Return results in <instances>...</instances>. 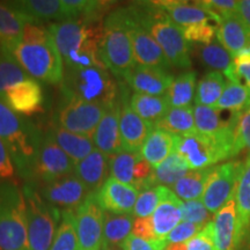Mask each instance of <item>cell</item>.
<instances>
[{"instance_id": "cell-1", "label": "cell", "mask_w": 250, "mask_h": 250, "mask_svg": "<svg viewBox=\"0 0 250 250\" xmlns=\"http://www.w3.org/2000/svg\"><path fill=\"white\" fill-rule=\"evenodd\" d=\"M4 46L28 76L51 85L62 83L64 62L48 28L27 23L21 40Z\"/></svg>"}, {"instance_id": "cell-2", "label": "cell", "mask_w": 250, "mask_h": 250, "mask_svg": "<svg viewBox=\"0 0 250 250\" xmlns=\"http://www.w3.org/2000/svg\"><path fill=\"white\" fill-rule=\"evenodd\" d=\"M43 133L0 100V139L6 144L18 174L33 182Z\"/></svg>"}, {"instance_id": "cell-3", "label": "cell", "mask_w": 250, "mask_h": 250, "mask_svg": "<svg viewBox=\"0 0 250 250\" xmlns=\"http://www.w3.org/2000/svg\"><path fill=\"white\" fill-rule=\"evenodd\" d=\"M131 17L156 41L170 65L189 68L191 66L190 43L183 29L176 26L154 1L136 2L127 6Z\"/></svg>"}, {"instance_id": "cell-4", "label": "cell", "mask_w": 250, "mask_h": 250, "mask_svg": "<svg viewBox=\"0 0 250 250\" xmlns=\"http://www.w3.org/2000/svg\"><path fill=\"white\" fill-rule=\"evenodd\" d=\"M236 115L234 114L233 121L214 136L196 132L181 137L177 153L186 160L190 170L206 169L243 151L236 133Z\"/></svg>"}, {"instance_id": "cell-5", "label": "cell", "mask_w": 250, "mask_h": 250, "mask_svg": "<svg viewBox=\"0 0 250 250\" xmlns=\"http://www.w3.org/2000/svg\"><path fill=\"white\" fill-rule=\"evenodd\" d=\"M99 51L105 68L117 78L124 79L136 66L137 62L129 33V12L126 7L115 9L105 18Z\"/></svg>"}, {"instance_id": "cell-6", "label": "cell", "mask_w": 250, "mask_h": 250, "mask_svg": "<svg viewBox=\"0 0 250 250\" xmlns=\"http://www.w3.org/2000/svg\"><path fill=\"white\" fill-rule=\"evenodd\" d=\"M64 98L81 100L109 108L118 102V87L107 68L65 67L62 83Z\"/></svg>"}, {"instance_id": "cell-7", "label": "cell", "mask_w": 250, "mask_h": 250, "mask_svg": "<svg viewBox=\"0 0 250 250\" xmlns=\"http://www.w3.org/2000/svg\"><path fill=\"white\" fill-rule=\"evenodd\" d=\"M0 250H29L26 202L13 182L0 183Z\"/></svg>"}, {"instance_id": "cell-8", "label": "cell", "mask_w": 250, "mask_h": 250, "mask_svg": "<svg viewBox=\"0 0 250 250\" xmlns=\"http://www.w3.org/2000/svg\"><path fill=\"white\" fill-rule=\"evenodd\" d=\"M26 202L29 250H50L62 221V211L42 198L33 183L22 188Z\"/></svg>"}, {"instance_id": "cell-9", "label": "cell", "mask_w": 250, "mask_h": 250, "mask_svg": "<svg viewBox=\"0 0 250 250\" xmlns=\"http://www.w3.org/2000/svg\"><path fill=\"white\" fill-rule=\"evenodd\" d=\"M48 30L54 39L55 45L61 54L62 62L94 43H100L103 28L99 22H88L83 20H67L51 23Z\"/></svg>"}, {"instance_id": "cell-10", "label": "cell", "mask_w": 250, "mask_h": 250, "mask_svg": "<svg viewBox=\"0 0 250 250\" xmlns=\"http://www.w3.org/2000/svg\"><path fill=\"white\" fill-rule=\"evenodd\" d=\"M107 109L95 103L64 98V101L55 114V125L70 132L93 138L94 132Z\"/></svg>"}, {"instance_id": "cell-11", "label": "cell", "mask_w": 250, "mask_h": 250, "mask_svg": "<svg viewBox=\"0 0 250 250\" xmlns=\"http://www.w3.org/2000/svg\"><path fill=\"white\" fill-rule=\"evenodd\" d=\"M243 167L245 162L229 161L213 168L202 197V201L210 213L215 214L234 198Z\"/></svg>"}, {"instance_id": "cell-12", "label": "cell", "mask_w": 250, "mask_h": 250, "mask_svg": "<svg viewBox=\"0 0 250 250\" xmlns=\"http://www.w3.org/2000/svg\"><path fill=\"white\" fill-rule=\"evenodd\" d=\"M80 250H101L104 212L98 201V192H90L74 210Z\"/></svg>"}, {"instance_id": "cell-13", "label": "cell", "mask_w": 250, "mask_h": 250, "mask_svg": "<svg viewBox=\"0 0 250 250\" xmlns=\"http://www.w3.org/2000/svg\"><path fill=\"white\" fill-rule=\"evenodd\" d=\"M74 168L76 164L59 147L50 131L43 134L33 181L41 183L51 182L74 173Z\"/></svg>"}, {"instance_id": "cell-14", "label": "cell", "mask_w": 250, "mask_h": 250, "mask_svg": "<svg viewBox=\"0 0 250 250\" xmlns=\"http://www.w3.org/2000/svg\"><path fill=\"white\" fill-rule=\"evenodd\" d=\"M40 195L49 204L64 210H76L89 196L90 191L85 184L78 179L77 175L72 173L66 176L48 183H42Z\"/></svg>"}, {"instance_id": "cell-15", "label": "cell", "mask_w": 250, "mask_h": 250, "mask_svg": "<svg viewBox=\"0 0 250 250\" xmlns=\"http://www.w3.org/2000/svg\"><path fill=\"white\" fill-rule=\"evenodd\" d=\"M127 12H129V33L137 65L162 68L167 71L171 65L162 51L161 46L147 31L133 20L129 8Z\"/></svg>"}, {"instance_id": "cell-16", "label": "cell", "mask_w": 250, "mask_h": 250, "mask_svg": "<svg viewBox=\"0 0 250 250\" xmlns=\"http://www.w3.org/2000/svg\"><path fill=\"white\" fill-rule=\"evenodd\" d=\"M120 130L123 151L140 152L144 143L155 126L133 111L130 102L122 96Z\"/></svg>"}, {"instance_id": "cell-17", "label": "cell", "mask_w": 250, "mask_h": 250, "mask_svg": "<svg viewBox=\"0 0 250 250\" xmlns=\"http://www.w3.org/2000/svg\"><path fill=\"white\" fill-rule=\"evenodd\" d=\"M139 190L131 184L109 177L98 191V201L104 211L115 214H132Z\"/></svg>"}, {"instance_id": "cell-18", "label": "cell", "mask_w": 250, "mask_h": 250, "mask_svg": "<svg viewBox=\"0 0 250 250\" xmlns=\"http://www.w3.org/2000/svg\"><path fill=\"white\" fill-rule=\"evenodd\" d=\"M23 15L28 23L42 24L51 20H73L64 0H20L7 1Z\"/></svg>"}, {"instance_id": "cell-19", "label": "cell", "mask_w": 250, "mask_h": 250, "mask_svg": "<svg viewBox=\"0 0 250 250\" xmlns=\"http://www.w3.org/2000/svg\"><path fill=\"white\" fill-rule=\"evenodd\" d=\"M43 92L40 83L33 78L11 87L5 94L4 102L18 115L31 116L43 110Z\"/></svg>"}, {"instance_id": "cell-20", "label": "cell", "mask_w": 250, "mask_h": 250, "mask_svg": "<svg viewBox=\"0 0 250 250\" xmlns=\"http://www.w3.org/2000/svg\"><path fill=\"white\" fill-rule=\"evenodd\" d=\"M124 80L129 83L131 88L136 90V93L165 96L173 83L174 77L162 68L136 65L124 77Z\"/></svg>"}, {"instance_id": "cell-21", "label": "cell", "mask_w": 250, "mask_h": 250, "mask_svg": "<svg viewBox=\"0 0 250 250\" xmlns=\"http://www.w3.org/2000/svg\"><path fill=\"white\" fill-rule=\"evenodd\" d=\"M121 103L118 101L105 111L93 136L94 145L107 156L123 151L120 130Z\"/></svg>"}, {"instance_id": "cell-22", "label": "cell", "mask_w": 250, "mask_h": 250, "mask_svg": "<svg viewBox=\"0 0 250 250\" xmlns=\"http://www.w3.org/2000/svg\"><path fill=\"white\" fill-rule=\"evenodd\" d=\"M183 201L168 188L167 192L151 215L156 240L166 241L167 236L183 220Z\"/></svg>"}, {"instance_id": "cell-23", "label": "cell", "mask_w": 250, "mask_h": 250, "mask_svg": "<svg viewBox=\"0 0 250 250\" xmlns=\"http://www.w3.org/2000/svg\"><path fill=\"white\" fill-rule=\"evenodd\" d=\"M109 170V156L95 148L87 158L78 162L74 174L85 184L90 192H98L107 181Z\"/></svg>"}, {"instance_id": "cell-24", "label": "cell", "mask_w": 250, "mask_h": 250, "mask_svg": "<svg viewBox=\"0 0 250 250\" xmlns=\"http://www.w3.org/2000/svg\"><path fill=\"white\" fill-rule=\"evenodd\" d=\"M236 208V249L249 236L250 232V160L245 162L234 195Z\"/></svg>"}, {"instance_id": "cell-25", "label": "cell", "mask_w": 250, "mask_h": 250, "mask_svg": "<svg viewBox=\"0 0 250 250\" xmlns=\"http://www.w3.org/2000/svg\"><path fill=\"white\" fill-rule=\"evenodd\" d=\"M217 40L235 58L250 45V30L241 18L234 14L218 24Z\"/></svg>"}, {"instance_id": "cell-26", "label": "cell", "mask_w": 250, "mask_h": 250, "mask_svg": "<svg viewBox=\"0 0 250 250\" xmlns=\"http://www.w3.org/2000/svg\"><path fill=\"white\" fill-rule=\"evenodd\" d=\"M180 139L181 137L176 134L155 127L144 143L140 154L153 168H155L162 164L168 156L177 152Z\"/></svg>"}, {"instance_id": "cell-27", "label": "cell", "mask_w": 250, "mask_h": 250, "mask_svg": "<svg viewBox=\"0 0 250 250\" xmlns=\"http://www.w3.org/2000/svg\"><path fill=\"white\" fill-rule=\"evenodd\" d=\"M159 8L167 14L173 22L180 28H188L199 23H206L211 17L198 2L191 4L187 1H154Z\"/></svg>"}, {"instance_id": "cell-28", "label": "cell", "mask_w": 250, "mask_h": 250, "mask_svg": "<svg viewBox=\"0 0 250 250\" xmlns=\"http://www.w3.org/2000/svg\"><path fill=\"white\" fill-rule=\"evenodd\" d=\"M213 228L217 250H236V208L234 198L214 214Z\"/></svg>"}, {"instance_id": "cell-29", "label": "cell", "mask_w": 250, "mask_h": 250, "mask_svg": "<svg viewBox=\"0 0 250 250\" xmlns=\"http://www.w3.org/2000/svg\"><path fill=\"white\" fill-rule=\"evenodd\" d=\"M52 134L58 146L72 159L74 164H78L81 160L87 158L94 149L93 138L81 134L70 132V131L59 127L57 125H52L49 130Z\"/></svg>"}, {"instance_id": "cell-30", "label": "cell", "mask_w": 250, "mask_h": 250, "mask_svg": "<svg viewBox=\"0 0 250 250\" xmlns=\"http://www.w3.org/2000/svg\"><path fill=\"white\" fill-rule=\"evenodd\" d=\"M133 224L132 214H115L105 211L102 246L122 248L123 242L132 234Z\"/></svg>"}, {"instance_id": "cell-31", "label": "cell", "mask_w": 250, "mask_h": 250, "mask_svg": "<svg viewBox=\"0 0 250 250\" xmlns=\"http://www.w3.org/2000/svg\"><path fill=\"white\" fill-rule=\"evenodd\" d=\"M213 168L189 171L186 176L171 186L170 190L183 202L202 199Z\"/></svg>"}, {"instance_id": "cell-32", "label": "cell", "mask_w": 250, "mask_h": 250, "mask_svg": "<svg viewBox=\"0 0 250 250\" xmlns=\"http://www.w3.org/2000/svg\"><path fill=\"white\" fill-rule=\"evenodd\" d=\"M189 170L186 160L179 153L175 152L158 167L153 168V173L149 177L147 186L148 188L155 186L171 187L183 176H186Z\"/></svg>"}, {"instance_id": "cell-33", "label": "cell", "mask_w": 250, "mask_h": 250, "mask_svg": "<svg viewBox=\"0 0 250 250\" xmlns=\"http://www.w3.org/2000/svg\"><path fill=\"white\" fill-rule=\"evenodd\" d=\"M130 107L140 117L155 126L170 109L169 102L166 96L148 95V94L134 93L130 99Z\"/></svg>"}, {"instance_id": "cell-34", "label": "cell", "mask_w": 250, "mask_h": 250, "mask_svg": "<svg viewBox=\"0 0 250 250\" xmlns=\"http://www.w3.org/2000/svg\"><path fill=\"white\" fill-rule=\"evenodd\" d=\"M197 74L193 71H187L174 78L173 83L166 93V98L170 108L191 107L196 94Z\"/></svg>"}, {"instance_id": "cell-35", "label": "cell", "mask_w": 250, "mask_h": 250, "mask_svg": "<svg viewBox=\"0 0 250 250\" xmlns=\"http://www.w3.org/2000/svg\"><path fill=\"white\" fill-rule=\"evenodd\" d=\"M27 20L8 2H0V43L9 45L17 43L23 35Z\"/></svg>"}, {"instance_id": "cell-36", "label": "cell", "mask_w": 250, "mask_h": 250, "mask_svg": "<svg viewBox=\"0 0 250 250\" xmlns=\"http://www.w3.org/2000/svg\"><path fill=\"white\" fill-rule=\"evenodd\" d=\"M143 155L140 152L121 151L109 156V170L112 179L136 187V171Z\"/></svg>"}, {"instance_id": "cell-37", "label": "cell", "mask_w": 250, "mask_h": 250, "mask_svg": "<svg viewBox=\"0 0 250 250\" xmlns=\"http://www.w3.org/2000/svg\"><path fill=\"white\" fill-rule=\"evenodd\" d=\"M155 127L166 130L179 137H187L196 133L193 108H170L164 118L155 124Z\"/></svg>"}, {"instance_id": "cell-38", "label": "cell", "mask_w": 250, "mask_h": 250, "mask_svg": "<svg viewBox=\"0 0 250 250\" xmlns=\"http://www.w3.org/2000/svg\"><path fill=\"white\" fill-rule=\"evenodd\" d=\"M226 78L221 72L211 71L199 80L196 87V104L214 108L226 88Z\"/></svg>"}, {"instance_id": "cell-39", "label": "cell", "mask_w": 250, "mask_h": 250, "mask_svg": "<svg viewBox=\"0 0 250 250\" xmlns=\"http://www.w3.org/2000/svg\"><path fill=\"white\" fill-rule=\"evenodd\" d=\"M214 109L218 111L229 110L242 114L250 109V89L240 81H227L226 88L219 99Z\"/></svg>"}, {"instance_id": "cell-40", "label": "cell", "mask_w": 250, "mask_h": 250, "mask_svg": "<svg viewBox=\"0 0 250 250\" xmlns=\"http://www.w3.org/2000/svg\"><path fill=\"white\" fill-rule=\"evenodd\" d=\"M29 78L30 77L18 64L13 56L7 51V49L1 45V49H0V100L4 101L5 94L11 87Z\"/></svg>"}, {"instance_id": "cell-41", "label": "cell", "mask_w": 250, "mask_h": 250, "mask_svg": "<svg viewBox=\"0 0 250 250\" xmlns=\"http://www.w3.org/2000/svg\"><path fill=\"white\" fill-rule=\"evenodd\" d=\"M198 55L206 67L217 72H223V74L234 64V57L218 40H213L208 44L202 45L198 49Z\"/></svg>"}, {"instance_id": "cell-42", "label": "cell", "mask_w": 250, "mask_h": 250, "mask_svg": "<svg viewBox=\"0 0 250 250\" xmlns=\"http://www.w3.org/2000/svg\"><path fill=\"white\" fill-rule=\"evenodd\" d=\"M50 250H80L73 210L62 211V221Z\"/></svg>"}, {"instance_id": "cell-43", "label": "cell", "mask_w": 250, "mask_h": 250, "mask_svg": "<svg viewBox=\"0 0 250 250\" xmlns=\"http://www.w3.org/2000/svg\"><path fill=\"white\" fill-rule=\"evenodd\" d=\"M219 112L220 111L212 107L196 104L193 107V118L197 132L205 136H214L223 130L228 123H224Z\"/></svg>"}, {"instance_id": "cell-44", "label": "cell", "mask_w": 250, "mask_h": 250, "mask_svg": "<svg viewBox=\"0 0 250 250\" xmlns=\"http://www.w3.org/2000/svg\"><path fill=\"white\" fill-rule=\"evenodd\" d=\"M168 187L155 186L146 188L139 192L136 205L133 208V215L137 218H149L158 208L159 203L167 192Z\"/></svg>"}, {"instance_id": "cell-45", "label": "cell", "mask_w": 250, "mask_h": 250, "mask_svg": "<svg viewBox=\"0 0 250 250\" xmlns=\"http://www.w3.org/2000/svg\"><path fill=\"white\" fill-rule=\"evenodd\" d=\"M198 4L218 24L225 19L237 14V8H239V1L234 0H208V1H198Z\"/></svg>"}, {"instance_id": "cell-46", "label": "cell", "mask_w": 250, "mask_h": 250, "mask_svg": "<svg viewBox=\"0 0 250 250\" xmlns=\"http://www.w3.org/2000/svg\"><path fill=\"white\" fill-rule=\"evenodd\" d=\"M182 214L183 221H189V223L196 224L201 227H204L206 224L213 220L212 213L208 211L202 199L183 202Z\"/></svg>"}, {"instance_id": "cell-47", "label": "cell", "mask_w": 250, "mask_h": 250, "mask_svg": "<svg viewBox=\"0 0 250 250\" xmlns=\"http://www.w3.org/2000/svg\"><path fill=\"white\" fill-rule=\"evenodd\" d=\"M183 34L189 43L193 42L205 45L214 40V36H217V29L212 24L206 22L184 28Z\"/></svg>"}, {"instance_id": "cell-48", "label": "cell", "mask_w": 250, "mask_h": 250, "mask_svg": "<svg viewBox=\"0 0 250 250\" xmlns=\"http://www.w3.org/2000/svg\"><path fill=\"white\" fill-rule=\"evenodd\" d=\"M187 250H217L214 241L213 220L206 224L204 227L186 242Z\"/></svg>"}, {"instance_id": "cell-49", "label": "cell", "mask_w": 250, "mask_h": 250, "mask_svg": "<svg viewBox=\"0 0 250 250\" xmlns=\"http://www.w3.org/2000/svg\"><path fill=\"white\" fill-rule=\"evenodd\" d=\"M203 227L198 225L189 223V221H181L176 227L169 233V235L166 239L167 245H173V243H186L189 241L191 237L196 235Z\"/></svg>"}, {"instance_id": "cell-50", "label": "cell", "mask_w": 250, "mask_h": 250, "mask_svg": "<svg viewBox=\"0 0 250 250\" xmlns=\"http://www.w3.org/2000/svg\"><path fill=\"white\" fill-rule=\"evenodd\" d=\"M18 171L6 144L0 139V183L12 182Z\"/></svg>"}, {"instance_id": "cell-51", "label": "cell", "mask_w": 250, "mask_h": 250, "mask_svg": "<svg viewBox=\"0 0 250 250\" xmlns=\"http://www.w3.org/2000/svg\"><path fill=\"white\" fill-rule=\"evenodd\" d=\"M167 242L161 241V240H154V241H148V240L142 239V237L131 235L122 245L123 250H165L167 247Z\"/></svg>"}, {"instance_id": "cell-52", "label": "cell", "mask_w": 250, "mask_h": 250, "mask_svg": "<svg viewBox=\"0 0 250 250\" xmlns=\"http://www.w3.org/2000/svg\"><path fill=\"white\" fill-rule=\"evenodd\" d=\"M236 133L240 145L242 149L248 151V158L250 160V112L246 111L236 115Z\"/></svg>"}, {"instance_id": "cell-53", "label": "cell", "mask_w": 250, "mask_h": 250, "mask_svg": "<svg viewBox=\"0 0 250 250\" xmlns=\"http://www.w3.org/2000/svg\"><path fill=\"white\" fill-rule=\"evenodd\" d=\"M132 234L136 236L142 237V239L148 240V241H154V240H156L151 217L137 218L133 224Z\"/></svg>"}, {"instance_id": "cell-54", "label": "cell", "mask_w": 250, "mask_h": 250, "mask_svg": "<svg viewBox=\"0 0 250 250\" xmlns=\"http://www.w3.org/2000/svg\"><path fill=\"white\" fill-rule=\"evenodd\" d=\"M234 65L239 79L240 78L245 79L246 86L250 89V55L247 50L234 58Z\"/></svg>"}, {"instance_id": "cell-55", "label": "cell", "mask_w": 250, "mask_h": 250, "mask_svg": "<svg viewBox=\"0 0 250 250\" xmlns=\"http://www.w3.org/2000/svg\"><path fill=\"white\" fill-rule=\"evenodd\" d=\"M237 15L241 18V20L250 30V0H241V1H239Z\"/></svg>"}, {"instance_id": "cell-56", "label": "cell", "mask_w": 250, "mask_h": 250, "mask_svg": "<svg viewBox=\"0 0 250 250\" xmlns=\"http://www.w3.org/2000/svg\"><path fill=\"white\" fill-rule=\"evenodd\" d=\"M165 250H187L186 243H173V245H168Z\"/></svg>"}, {"instance_id": "cell-57", "label": "cell", "mask_w": 250, "mask_h": 250, "mask_svg": "<svg viewBox=\"0 0 250 250\" xmlns=\"http://www.w3.org/2000/svg\"><path fill=\"white\" fill-rule=\"evenodd\" d=\"M101 250H123L122 248H118V247H107V246H102Z\"/></svg>"}, {"instance_id": "cell-58", "label": "cell", "mask_w": 250, "mask_h": 250, "mask_svg": "<svg viewBox=\"0 0 250 250\" xmlns=\"http://www.w3.org/2000/svg\"><path fill=\"white\" fill-rule=\"evenodd\" d=\"M247 52H248V54L250 55V45L248 46V49H247Z\"/></svg>"}, {"instance_id": "cell-59", "label": "cell", "mask_w": 250, "mask_h": 250, "mask_svg": "<svg viewBox=\"0 0 250 250\" xmlns=\"http://www.w3.org/2000/svg\"><path fill=\"white\" fill-rule=\"evenodd\" d=\"M249 112H250V109H249Z\"/></svg>"}]
</instances>
